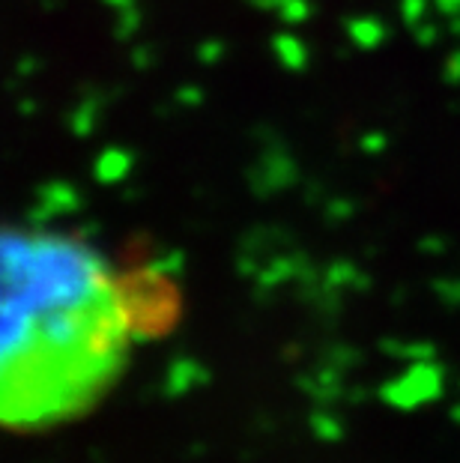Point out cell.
I'll return each instance as SVG.
<instances>
[{
  "mask_svg": "<svg viewBox=\"0 0 460 463\" xmlns=\"http://www.w3.org/2000/svg\"><path fill=\"white\" fill-rule=\"evenodd\" d=\"M164 279L78 233L0 224V428L90 416L171 308Z\"/></svg>",
  "mask_w": 460,
  "mask_h": 463,
  "instance_id": "6da1fadb",
  "label": "cell"
}]
</instances>
